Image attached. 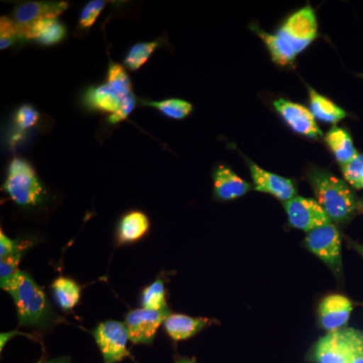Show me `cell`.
Segmentation results:
<instances>
[{
    "mask_svg": "<svg viewBox=\"0 0 363 363\" xmlns=\"http://www.w3.org/2000/svg\"><path fill=\"white\" fill-rule=\"evenodd\" d=\"M255 32L266 44L272 61L286 66L316 39V14L311 6H307L291 14L276 33L271 35L259 28Z\"/></svg>",
    "mask_w": 363,
    "mask_h": 363,
    "instance_id": "1",
    "label": "cell"
},
{
    "mask_svg": "<svg viewBox=\"0 0 363 363\" xmlns=\"http://www.w3.org/2000/svg\"><path fill=\"white\" fill-rule=\"evenodd\" d=\"M1 289L13 298L21 326L45 329L60 321L44 291L26 272L18 271Z\"/></svg>",
    "mask_w": 363,
    "mask_h": 363,
    "instance_id": "2",
    "label": "cell"
},
{
    "mask_svg": "<svg viewBox=\"0 0 363 363\" xmlns=\"http://www.w3.org/2000/svg\"><path fill=\"white\" fill-rule=\"evenodd\" d=\"M306 178L331 222L347 223L359 211V201L350 186L330 172L311 167Z\"/></svg>",
    "mask_w": 363,
    "mask_h": 363,
    "instance_id": "3",
    "label": "cell"
},
{
    "mask_svg": "<svg viewBox=\"0 0 363 363\" xmlns=\"http://www.w3.org/2000/svg\"><path fill=\"white\" fill-rule=\"evenodd\" d=\"M4 190L18 206L35 208L44 204L47 191L35 169L25 160L14 159L9 164Z\"/></svg>",
    "mask_w": 363,
    "mask_h": 363,
    "instance_id": "4",
    "label": "cell"
},
{
    "mask_svg": "<svg viewBox=\"0 0 363 363\" xmlns=\"http://www.w3.org/2000/svg\"><path fill=\"white\" fill-rule=\"evenodd\" d=\"M363 341V332L342 328L328 332L319 339L309 353L314 363H348L352 353Z\"/></svg>",
    "mask_w": 363,
    "mask_h": 363,
    "instance_id": "5",
    "label": "cell"
},
{
    "mask_svg": "<svg viewBox=\"0 0 363 363\" xmlns=\"http://www.w3.org/2000/svg\"><path fill=\"white\" fill-rule=\"evenodd\" d=\"M305 245L310 252L330 267L334 274H340L342 269L341 238L337 227L332 222L308 233Z\"/></svg>",
    "mask_w": 363,
    "mask_h": 363,
    "instance_id": "6",
    "label": "cell"
},
{
    "mask_svg": "<svg viewBox=\"0 0 363 363\" xmlns=\"http://www.w3.org/2000/svg\"><path fill=\"white\" fill-rule=\"evenodd\" d=\"M92 334L104 357V363L121 362L130 357L128 350L130 337L125 324L109 320L98 325Z\"/></svg>",
    "mask_w": 363,
    "mask_h": 363,
    "instance_id": "7",
    "label": "cell"
},
{
    "mask_svg": "<svg viewBox=\"0 0 363 363\" xmlns=\"http://www.w3.org/2000/svg\"><path fill=\"white\" fill-rule=\"evenodd\" d=\"M171 314L169 309L150 310L145 308L133 310L125 316L126 329L131 342L150 345L156 337L160 326Z\"/></svg>",
    "mask_w": 363,
    "mask_h": 363,
    "instance_id": "8",
    "label": "cell"
},
{
    "mask_svg": "<svg viewBox=\"0 0 363 363\" xmlns=\"http://www.w3.org/2000/svg\"><path fill=\"white\" fill-rule=\"evenodd\" d=\"M284 207L291 225L305 233H311L319 227L331 223L323 208L320 206L317 200L311 198L296 196L290 201L284 202Z\"/></svg>",
    "mask_w": 363,
    "mask_h": 363,
    "instance_id": "9",
    "label": "cell"
},
{
    "mask_svg": "<svg viewBox=\"0 0 363 363\" xmlns=\"http://www.w3.org/2000/svg\"><path fill=\"white\" fill-rule=\"evenodd\" d=\"M274 109L286 121V123L298 135L306 136L311 140H318L321 138L322 131L313 116L311 111L306 108L303 105L294 104L289 100H274Z\"/></svg>",
    "mask_w": 363,
    "mask_h": 363,
    "instance_id": "10",
    "label": "cell"
},
{
    "mask_svg": "<svg viewBox=\"0 0 363 363\" xmlns=\"http://www.w3.org/2000/svg\"><path fill=\"white\" fill-rule=\"evenodd\" d=\"M247 162L253 184L257 191L271 194L284 202L290 201L297 196V188L291 179L284 178L266 169H260L250 160Z\"/></svg>",
    "mask_w": 363,
    "mask_h": 363,
    "instance_id": "11",
    "label": "cell"
},
{
    "mask_svg": "<svg viewBox=\"0 0 363 363\" xmlns=\"http://www.w3.org/2000/svg\"><path fill=\"white\" fill-rule=\"evenodd\" d=\"M352 309V302L345 296L339 294L327 296L318 308L320 326L328 332L342 329L350 320Z\"/></svg>",
    "mask_w": 363,
    "mask_h": 363,
    "instance_id": "12",
    "label": "cell"
},
{
    "mask_svg": "<svg viewBox=\"0 0 363 363\" xmlns=\"http://www.w3.org/2000/svg\"><path fill=\"white\" fill-rule=\"evenodd\" d=\"M66 1H28L14 9L13 20L18 28L49 18H57L68 9Z\"/></svg>",
    "mask_w": 363,
    "mask_h": 363,
    "instance_id": "13",
    "label": "cell"
},
{
    "mask_svg": "<svg viewBox=\"0 0 363 363\" xmlns=\"http://www.w3.org/2000/svg\"><path fill=\"white\" fill-rule=\"evenodd\" d=\"M213 181L215 197L221 201L238 199L252 190L250 183L223 164L215 169Z\"/></svg>",
    "mask_w": 363,
    "mask_h": 363,
    "instance_id": "14",
    "label": "cell"
},
{
    "mask_svg": "<svg viewBox=\"0 0 363 363\" xmlns=\"http://www.w3.org/2000/svg\"><path fill=\"white\" fill-rule=\"evenodd\" d=\"M21 39L35 40L42 45H56L66 37V28L58 18H49L18 28Z\"/></svg>",
    "mask_w": 363,
    "mask_h": 363,
    "instance_id": "15",
    "label": "cell"
},
{
    "mask_svg": "<svg viewBox=\"0 0 363 363\" xmlns=\"http://www.w3.org/2000/svg\"><path fill=\"white\" fill-rule=\"evenodd\" d=\"M213 320L207 318H194L183 314H169L164 321V330L169 337L175 341L185 340L193 337L209 325Z\"/></svg>",
    "mask_w": 363,
    "mask_h": 363,
    "instance_id": "16",
    "label": "cell"
},
{
    "mask_svg": "<svg viewBox=\"0 0 363 363\" xmlns=\"http://www.w3.org/2000/svg\"><path fill=\"white\" fill-rule=\"evenodd\" d=\"M150 220L147 215L140 211L124 215L117 227V240L121 243H130L140 240L147 234Z\"/></svg>",
    "mask_w": 363,
    "mask_h": 363,
    "instance_id": "17",
    "label": "cell"
},
{
    "mask_svg": "<svg viewBox=\"0 0 363 363\" xmlns=\"http://www.w3.org/2000/svg\"><path fill=\"white\" fill-rule=\"evenodd\" d=\"M325 140L341 167L352 161L358 154L350 133L338 126H334L328 131Z\"/></svg>",
    "mask_w": 363,
    "mask_h": 363,
    "instance_id": "18",
    "label": "cell"
},
{
    "mask_svg": "<svg viewBox=\"0 0 363 363\" xmlns=\"http://www.w3.org/2000/svg\"><path fill=\"white\" fill-rule=\"evenodd\" d=\"M310 109L315 119L325 123L336 124L346 117V112L342 108L322 96L314 89H309Z\"/></svg>",
    "mask_w": 363,
    "mask_h": 363,
    "instance_id": "19",
    "label": "cell"
},
{
    "mask_svg": "<svg viewBox=\"0 0 363 363\" xmlns=\"http://www.w3.org/2000/svg\"><path fill=\"white\" fill-rule=\"evenodd\" d=\"M57 304L64 311H71L78 304L81 297V286L72 279L60 277L52 285Z\"/></svg>",
    "mask_w": 363,
    "mask_h": 363,
    "instance_id": "20",
    "label": "cell"
},
{
    "mask_svg": "<svg viewBox=\"0 0 363 363\" xmlns=\"http://www.w3.org/2000/svg\"><path fill=\"white\" fill-rule=\"evenodd\" d=\"M123 100V98L119 96L116 91L112 90L106 83L98 87L91 88L87 92V101L94 108L111 112V114L118 111Z\"/></svg>",
    "mask_w": 363,
    "mask_h": 363,
    "instance_id": "21",
    "label": "cell"
},
{
    "mask_svg": "<svg viewBox=\"0 0 363 363\" xmlns=\"http://www.w3.org/2000/svg\"><path fill=\"white\" fill-rule=\"evenodd\" d=\"M147 106L155 107L164 116L172 119H183L188 116L193 111L192 104L186 100L167 99L162 101L145 102Z\"/></svg>",
    "mask_w": 363,
    "mask_h": 363,
    "instance_id": "22",
    "label": "cell"
},
{
    "mask_svg": "<svg viewBox=\"0 0 363 363\" xmlns=\"http://www.w3.org/2000/svg\"><path fill=\"white\" fill-rule=\"evenodd\" d=\"M143 308L150 310L168 309L166 301L164 284L161 279H157L154 283L147 286L142 293Z\"/></svg>",
    "mask_w": 363,
    "mask_h": 363,
    "instance_id": "23",
    "label": "cell"
},
{
    "mask_svg": "<svg viewBox=\"0 0 363 363\" xmlns=\"http://www.w3.org/2000/svg\"><path fill=\"white\" fill-rule=\"evenodd\" d=\"M106 84L116 91L123 99L133 94L130 79L123 66L116 63H111L107 74Z\"/></svg>",
    "mask_w": 363,
    "mask_h": 363,
    "instance_id": "24",
    "label": "cell"
},
{
    "mask_svg": "<svg viewBox=\"0 0 363 363\" xmlns=\"http://www.w3.org/2000/svg\"><path fill=\"white\" fill-rule=\"evenodd\" d=\"M159 47V42L138 43L131 47L128 52L124 64L131 71H136L147 63L152 52Z\"/></svg>",
    "mask_w": 363,
    "mask_h": 363,
    "instance_id": "25",
    "label": "cell"
},
{
    "mask_svg": "<svg viewBox=\"0 0 363 363\" xmlns=\"http://www.w3.org/2000/svg\"><path fill=\"white\" fill-rule=\"evenodd\" d=\"M26 247H28L26 245V247H21L18 252L0 260V286H1V288L11 281V279L16 272L20 271L18 264H20L21 257H23V250Z\"/></svg>",
    "mask_w": 363,
    "mask_h": 363,
    "instance_id": "26",
    "label": "cell"
},
{
    "mask_svg": "<svg viewBox=\"0 0 363 363\" xmlns=\"http://www.w3.org/2000/svg\"><path fill=\"white\" fill-rule=\"evenodd\" d=\"M346 182L355 189H363V155L357 157L345 166L341 167Z\"/></svg>",
    "mask_w": 363,
    "mask_h": 363,
    "instance_id": "27",
    "label": "cell"
},
{
    "mask_svg": "<svg viewBox=\"0 0 363 363\" xmlns=\"http://www.w3.org/2000/svg\"><path fill=\"white\" fill-rule=\"evenodd\" d=\"M20 39V30L13 18L2 16L0 21V49L11 47Z\"/></svg>",
    "mask_w": 363,
    "mask_h": 363,
    "instance_id": "28",
    "label": "cell"
},
{
    "mask_svg": "<svg viewBox=\"0 0 363 363\" xmlns=\"http://www.w3.org/2000/svg\"><path fill=\"white\" fill-rule=\"evenodd\" d=\"M39 119V112L35 111L30 105L26 104L20 107L18 111H16L14 121H16V125L20 130H25L35 126Z\"/></svg>",
    "mask_w": 363,
    "mask_h": 363,
    "instance_id": "29",
    "label": "cell"
},
{
    "mask_svg": "<svg viewBox=\"0 0 363 363\" xmlns=\"http://www.w3.org/2000/svg\"><path fill=\"white\" fill-rule=\"evenodd\" d=\"M105 6H106V1H104V0L90 1L81 13L80 21H79L80 26L83 28H88L93 26L99 14L104 11Z\"/></svg>",
    "mask_w": 363,
    "mask_h": 363,
    "instance_id": "30",
    "label": "cell"
},
{
    "mask_svg": "<svg viewBox=\"0 0 363 363\" xmlns=\"http://www.w3.org/2000/svg\"><path fill=\"white\" fill-rule=\"evenodd\" d=\"M136 104V99L135 95L130 94L128 97L124 98L123 102H121V107L118 111L112 113L109 116L108 121L111 124H116L123 121L124 119L128 118L131 112L135 109Z\"/></svg>",
    "mask_w": 363,
    "mask_h": 363,
    "instance_id": "31",
    "label": "cell"
},
{
    "mask_svg": "<svg viewBox=\"0 0 363 363\" xmlns=\"http://www.w3.org/2000/svg\"><path fill=\"white\" fill-rule=\"evenodd\" d=\"M21 247L23 245H21L20 240H11L9 236L4 233V231L0 233V257L1 259L18 252Z\"/></svg>",
    "mask_w": 363,
    "mask_h": 363,
    "instance_id": "32",
    "label": "cell"
},
{
    "mask_svg": "<svg viewBox=\"0 0 363 363\" xmlns=\"http://www.w3.org/2000/svg\"><path fill=\"white\" fill-rule=\"evenodd\" d=\"M348 363H363V341L352 353Z\"/></svg>",
    "mask_w": 363,
    "mask_h": 363,
    "instance_id": "33",
    "label": "cell"
},
{
    "mask_svg": "<svg viewBox=\"0 0 363 363\" xmlns=\"http://www.w3.org/2000/svg\"><path fill=\"white\" fill-rule=\"evenodd\" d=\"M38 363H71V360L69 357H61L51 360H40V362Z\"/></svg>",
    "mask_w": 363,
    "mask_h": 363,
    "instance_id": "34",
    "label": "cell"
},
{
    "mask_svg": "<svg viewBox=\"0 0 363 363\" xmlns=\"http://www.w3.org/2000/svg\"><path fill=\"white\" fill-rule=\"evenodd\" d=\"M176 363H197L196 362L195 358L190 357H177L175 358Z\"/></svg>",
    "mask_w": 363,
    "mask_h": 363,
    "instance_id": "35",
    "label": "cell"
},
{
    "mask_svg": "<svg viewBox=\"0 0 363 363\" xmlns=\"http://www.w3.org/2000/svg\"><path fill=\"white\" fill-rule=\"evenodd\" d=\"M359 211H362L363 213V199L362 201H359Z\"/></svg>",
    "mask_w": 363,
    "mask_h": 363,
    "instance_id": "36",
    "label": "cell"
},
{
    "mask_svg": "<svg viewBox=\"0 0 363 363\" xmlns=\"http://www.w3.org/2000/svg\"><path fill=\"white\" fill-rule=\"evenodd\" d=\"M358 250H359V252L363 255V247H358Z\"/></svg>",
    "mask_w": 363,
    "mask_h": 363,
    "instance_id": "37",
    "label": "cell"
}]
</instances>
